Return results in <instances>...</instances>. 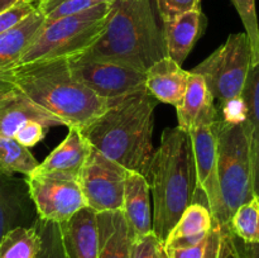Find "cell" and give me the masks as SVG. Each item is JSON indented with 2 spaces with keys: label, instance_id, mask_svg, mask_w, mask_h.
<instances>
[{
  "label": "cell",
  "instance_id": "6da1fadb",
  "mask_svg": "<svg viewBox=\"0 0 259 258\" xmlns=\"http://www.w3.org/2000/svg\"><path fill=\"white\" fill-rule=\"evenodd\" d=\"M158 103L146 88L113 99L105 113L82 132L93 148L147 177L154 153L152 138Z\"/></svg>",
  "mask_w": 259,
  "mask_h": 258
},
{
  "label": "cell",
  "instance_id": "7a4b0ae2",
  "mask_svg": "<svg viewBox=\"0 0 259 258\" xmlns=\"http://www.w3.org/2000/svg\"><path fill=\"white\" fill-rule=\"evenodd\" d=\"M0 77L20 89L68 128L83 131L103 115L110 104V100L100 98L73 78L67 58L18 65L0 72Z\"/></svg>",
  "mask_w": 259,
  "mask_h": 258
},
{
  "label": "cell",
  "instance_id": "3957f363",
  "mask_svg": "<svg viewBox=\"0 0 259 258\" xmlns=\"http://www.w3.org/2000/svg\"><path fill=\"white\" fill-rule=\"evenodd\" d=\"M80 55L113 61L142 72L167 57L163 30L152 0H113L101 33Z\"/></svg>",
  "mask_w": 259,
  "mask_h": 258
},
{
  "label": "cell",
  "instance_id": "277c9868",
  "mask_svg": "<svg viewBox=\"0 0 259 258\" xmlns=\"http://www.w3.org/2000/svg\"><path fill=\"white\" fill-rule=\"evenodd\" d=\"M153 196V230L162 244L196 196L197 182L190 134L180 126L164 129L148 176Z\"/></svg>",
  "mask_w": 259,
  "mask_h": 258
},
{
  "label": "cell",
  "instance_id": "5b68a950",
  "mask_svg": "<svg viewBox=\"0 0 259 258\" xmlns=\"http://www.w3.org/2000/svg\"><path fill=\"white\" fill-rule=\"evenodd\" d=\"M218 181L224 222L228 227L235 210L255 196L252 139L248 120L227 123L217 119Z\"/></svg>",
  "mask_w": 259,
  "mask_h": 258
},
{
  "label": "cell",
  "instance_id": "8992f818",
  "mask_svg": "<svg viewBox=\"0 0 259 258\" xmlns=\"http://www.w3.org/2000/svg\"><path fill=\"white\" fill-rule=\"evenodd\" d=\"M111 2L45 22L24 51L18 65L80 55L96 40L105 24Z\"/></svg>",
  "mask_w": 259,
  "mask_h": 258
},
{
  "label": "cell",
  "instance_id": "52a82bcc",
  "mask_svg": "<svg viewBox=\"0 0 259 258\" xmlns=\"http://www.w3.org/2000/svg\"><path fill=\"white\" fill-rule=\"evenodd\" d=\"M252 66V47L249 38L243 32L230 34L191 72L204 77L215 105L222 106L242 98Z\"/></svg>",
  "mask_w": 259,
  "mask_h": 258
},
{
  "label": "cell",
  "instance_id": "ba28073f",
  "mask_svg": "<svg viewBox=\"0 0 259 258\" xmlns=\"http://www.w3.org/2000/svg\"><path fill=\"white\" fill-rule=\"evenodd\" d=\"M39 219L61 224L86 207L78 176L66 172L35 169L25 177Z\"/></svg>",
  "mask_w": 259,
  "mask_h": 258
},
{
  "label": "cell",
  "instance_id": "9c48e42d",
  "mask_svg": "<svg viewBox=\"0 0 259 258\" xmlns=\"http://www.w3.org/2000/svg\"><path fill=\"white\" fill-rule=\"evenodd\" d=\"M217 119L218 109L215 105L197 119L189 134L194 152L197 190L204 194L215 222L222 228H228L224 222V210L218 181Z\"/></svg>",
  "mask_w": 259,
  "mask_h": 258
},
{
  "label": "cell",
  "instance_id": "30bf717a",
  "mask_svg": "<svg viewBox=\"0 0 259 258\" xmlns=\"http://www.w3.org/2000/svg\"><path fill=\"white\" fill-rule=\"evenodd\" d=\"M129 169L98 149L91 148L78 174V182L86 205L94 211H119L123 209L124 190Z\"/></svg>",
  "mask_w": 259,
  "mask_h": 258
},
{
  "label": "cell",
  "instance_id": "8fae6325",
  "mask_svg": "<svg viewBox=\"0 0 259 258\" xmlns=\"http://www.w3.org/2000/svg\"><path fill=\"white\" fill-rule=\"evenodd\" d=\"M67 61L73 78L106 100L146 88V72L129 66L82 55L68 57Z\"/></svg>",
  "mask_w": 259,
  "mask_h": 258
},
{
  "label": "cell",
  "instance_id": "7c38bea8",
  "mask_svg": "<svg viewBox=\"0 0 259 258\" xmlns=\"http://www.w3.org/2000/svg\"><path fill=\"white\" fill-rule=\"evenodd\" d=\"M39 121L48 129L63 125L62 121L35 104L14 85L0 88V134L14 137L28 121Z\"/></svg>",
  "mask_w": 259,
  "mask_h": 258
},
{
  "label": "cell",
  "instance_id": "4fadbf2b",
  "mask_svg": "<svg viewBox=\"0 0 259 258\" xmlns=\"http://www.w3.org/2000/svg\"><path fill=\"white\" fill-rule=\"evenodd\" d=\"M38 219L25 179L0 174V239L17 227H30Z\"/></svg>",
  "mask_w": 259,
  "mask_h": 258
},
{
  "label": "cell",
  "instance_id": "5bb4252c",
  "mask_svg": "<svg viewBox=\"0 0 259 258\" xmlns=\"http://www.w3.org/2000/svg\"><path fill=\"white\" fill-rule=\"evenodd\" d=\"M58 227L68 258H98V212L86 206Z\"/></svg>",
  "mask_w": 259,
  "mask_h": 258
},
{
  "label": "cell",
  "instance_id": "9a60e30c",
  "mask_svg": "<svg viewBox=\"0 0 259 258\" xmlns=\"http://www.w3.org/2000/svg\"><path fill=\"white\" fill-rule=\"evenodd\" d=\"M207 25L202 9L190 10L169 22L163 23V37L167 56L182 65L197 40L202 37Z\"/></svg>",
  "mask_w": 259,
  "mask_h": 258
},
{
  "label": "cell",
  "instance_id": "2e32d148",
  "mask_svg": "<svg viewBox=\"0 0 259 258\" xmlns=\"http://www.w3.org/2000/svg\"><path fill=\"white\" fill-rule=\"evenodd\" d=\"M149 190L151 189L147 177L138 172L129 171L125 181L121 212L128 225L132 240L153 232Z\"/></svg>",
  "mask_w": 259,
  "mask_h": 258
},
{
  "label": "cell",
  "instance_id": "e0dca14e",
  "mask_svg": "<svg viewBox=\"0 0 259 258\" xmlns=\"http://www.w3.org/2000/svg\"><path fill=\"white\" fill-rule=\"evenodd\" d=\"M190 71H185L168 56L157 61L146 72V89L161 103L177 106L189 83Z\"/></svg>",
  "mask_w": 259,
  "mask_h": 258
},
{
  "label": "cell",
  "instance_id": "ac0fdd59",
  "mask_svg": "<svg viewBox=\"0 0 259 258\" xmlns=\"http://www.w3.org/2000/svg\"><path fill=\"white\" fill-rule=\"evenodd\" d=\"M91 144L81 129L70 126L66 138L39 163L37 171L66 172L78 176L91 152Z\"/></svg>",
  "mask_w": 259,
  "mask_h": 258
},
{
  "label": "cell",
  "instance_id": "d6986e66",
  "mask_svg": "<svg viewBox=\"0 0 259 258\" xmlns=\"http://www.w3.org/2000/svg\"><path fill=\"white\" fill-rule=\"evenodd\" d=\"M43 23L45 18L35 9L22 22L0 34V72L17 66Z\"/></svg>",
  "mask_w": 259,
  "mask_h": 258
},
{
  "label": "cell",
  "instance_id": "ffe728a7",
  "mask_svg": "<svg viewBox=\"0 0 259 258\" xmlns=\"http://www.w3.org/2000/svg\"><path fill=\"white\" fill-rule=\"evenodd\" d=\"M98 258H131L132 238L121 210L98 214Z\"/></svg>",
  "mask_w": 259,
  "mask_h": 258
},
{
  "label": "cell",
  "instance_id": "44dd1931",
  "mask_svg": "<svg viewBox=\"0 0 259 258\" xmlns=\"http://www.w3.org/2000/svg\"><path fill=\"white\" fill-rule=\"evenodd\" d=\"M215 100L204 77L190 71L189 83L181 103L176 106L180 128L189 132L206 110L214 108Z\"/></svg>",
  "mask_w": 259,
  "mask_h": 258
},
{
  "label": "cell",
  "instance_id": "7402d4cb",
  "mask_svg": "<svg viewBox=\"0 0 259 258\" xmlns=\"http://www.w3.org/2000/svg\"><path fill=\"white\" fill-rule=\"evenodd\" d=\"M42 235L37 220L30 227H17L0 239V258H38Z\"/></svg>",
  "mask_w": 259,
  "mask_h": 258
},
{
  "label": "cell",
  "instance_id": "603a6c76",
  "mask_svg": "<svg viewBox=\"0 0 259 258\" xmlns=\"http://www.w3.org/2000/svg\"><path fill=\"white\" fill-rule=\"evenodd\" d=\"M214 224V218L209 206L202 202L194 201L186 207L180 219L172 228L166 242L180 238H200L205 239ZM164 242V243H166Z\"/></svg>",
  "mask_w": 259,
  "mask_h": 258
},
{
  "label": "cell",
  "instance_id": "cb8c5ba5",
  "mask_svg": "<svg viewBox=\"0 0 259 258\" xmlns=\"http://www.w3.org/2000/svg\"><path fill=\"white\" fill-rule=\"evenodd\" d=\"M243 99L247 104V120L250 128L253 157V179H254V192L259 196V63L252 66Z\"/></svg>",
  "mask_w": 259,
  "mask_h": 258
},
{
  "label": "cell",
  "instance_id": "d4e9b609",
  "mask_svg": "<svg viewBox=\"0 0 259 258\" xmlns=\"http://www.w3.org/2000/svg\"><path fill=\"white\" fill-rule=\"evenodd\" d=\"M39 166L29 148L18 143L12 137L0 134V174L13 176L22 174L25 177L32 175Z\"/></svg>",
  "mask_w": 259,
  "mask_h": 258
},
{
  "label": "cell",
  "instance_id": "484cf974",
  "mask_svg": "<svg viewBox=\"0 0 259 258\" xmlns=\"http://www.w3.org/2000/svg\"><path fill=\"white\" fill-rule=\"evenodd\" d=\"M230 233L247 244L259 243V196L240 205L228 224Z\"/></svg>",
  "mask_w": 259,
  "mask_h": 258
},
{
  "label": "cell",
  "instance_id": "4316f807",
  "mask_svg": "<svg viewBox=\"0 0 259 258\" xmlns=\"http://www.w3.org/2000/svg\"><path fill=\"white\" fill-rule=\"evenodd\" d=\"M35 7L45 18V22L60 19L90 9L101 3L113 0H35Z\"/></svg>",
  "mask_w": 259,
  "mask_h": 258
},
{
  "label": "cell",
  "instance_id": "83f0119b",
  "mask_svg": "<svg viewBox=\"0 0 259 258\" xmlns=\"http://www.w3.org/2000/svg\"><path fill=\"white\" fill-rule=\"evenodd\" d=\"M237 9L252 47L253 66L259 63V23L255 0H230Z\"/></svg>",
  "mask_w": 259,
  "mask_h": 258
},
{
  "label": "cell",
  "instance_id": "f1b7e54d",
  "mask_svg": "<svg viewBox=\"0 0 259 258\" xmlns=\"http://www.w3.org/2000/svg\"><path fill=\"white\" fill-rule=\"evenodd\" d=\"M37 224L42 235V249L38 258H68L63 248L58 224L46 222L39 218L37 219Z\"/></svg>",
  "mask_w": 259,
  "mask_h": 258
},
{
  "label": "cell",
  "instance_id": "f546056e",
  "mask_svg": "<svg viewBox=\"0 0 259 258\" xmlns=\"http://www.w3.org/2000/svg\"><path fill=\"white\" fill-rule=\"evenodd\" d=\"M156 5L162 22L166 23L190 10L200 9L201 0H156Z\"/></svg>",
  "mask_w": 259,
  "mask_h": 258
},
{
  "label": "cell",
  "instance_id": "4dcf8cb0",
  "mask_svg": "<svg viewBox=\"0 0 259 258\" xmlns=\"http://www.w3.org/2000/svg\"><path fill=\"white\" fill-rule=\"evenodd\" d=\"M35 0H19L9 9L0 13V34L22 22L25 17L37 9Z\"/></svg>",
  "mask_w": 259,
  "mask_h": 258
},
{
  "label": "cell",
  "instance_id": "1f68e13d",
  "mask_svg": "<svg viewBox=\"0 0 259 258\" xmlns=\"http://www.w3.org/2000/svg\"><path fill=\"white\" fill-rule=\"evenodd\" d=\"M163 247L153 232L132 240L131 258H158Z\"/></svg>",
  "mask_w": 259,
  "mask_h": 258
},
{
  "label": "cell",
  "instance_id": "d6a6232c",
  "mask_svg": "<svg viewBox=\"0 0 259 258\" xmlns=\"http://www.w3.org/2000/svg\"><path fill=\"white\" fill-rule=\"evenodd\" d=\"M48 128L46 125H43L39 121H28L25 123L17 133L14 134L13 138L20 143L22 146L30 148V147L35 146L37 143H39L43 138H45L46 133H47Z\"/></svg>",
  "mask_w": 259,
  "mask_h": 258
},
{
  "label": "cell",
  "instance_id": "836d02e7",
  "mask_svg": "<svg viewBox=\"0 0 259 258\" xmlns=\"http://www.w3.org/2000/svg\"><path fill=\"white\" fill-rule=\"evenodd\" d=\"M223 230L222 227L214 220L211 230L209 232L205 248L204 258H220V249H222Z\"/></svg>",
  "mask_w": 259,
  "mask_h": 258
},
{
  "label": "cell",
  "instance_id": "e575fe53",
  "mask_svg": "<svg viewBox=\"0 0 259 258\" xmlns=\"http://www.w3.org/2000/svg\"><path fill=\"white\" fill-rule=\"evenodd\" d=\"M207 240V238H206ZM206 240L195 247L181 248V249H164L168 258H204Z\"/></svg>",
  "mask_w": 259,
  "mask_h": 258
},
{
  "label": "cell",
  "instance_id": "d590c367",
  "mask_svg": "<svg viewBox=\"0 0 259 258\" xmlns=\"http://www.w3.org/2000/svg\"><path fill=\"white\" fill-rule=\"evenodd\" d=\"M223 230V240L222 249H220V258H240L237 249L233 243V235L230 233L229 228H222Z\"/></svg>",
  "mask_w": 259,
  "mask_h": 258
},
{
  "label": "cell",
  "instance_id": "8d00e7d4",
  "mask_svg": "<svg viewBox=\"0 0 259 258\" xmlns=\"http://www.w3.org/2000/svg\"><path fill=\"white\" fill-rule=\"evenodd\" d=\"M233 243H234L235 249L238 250L242 258H259V243H257V244H247V243H243L242 240L238 239L234 235H233Z\"/></svg>",
  "mask_w": 259,
  "mask_h": 258
},
{
  "label": "cell",
  "instance_id": "74e56055",
  "mask_svg": "<svg viewBox=\"0 0 259 258\" xmlns=\"http://www.w3.org/2000/svg\"><path fill=\"white\" fill-rule=\"evenodd\" d=\"M18 2H19V0H0V13L9 9L10 7H13V5Z\"/></svg>",
  "mask_w": 259,
  "mask_h": 258
},
{
  "label": "cell",
  "instance_id": "f35d334b",
  "mask_svg": "<svg viewBox=\"0 0 259 258\" xmlns=\"http://www.w3.org/2000/svg\"><path fill=\"white\" fill-rule=\"evenodd\" d=\"M158 258H168V257H167L166 250H164V248H163V247H162V248H161V250H159V255H158Z\"/></svg>",
  "mask_w": 259,
  "mask_h": 258
},
{
  "label": "cell",
  "instance_id": "ab89813d",
  "mask_svg": "<svg viewBox=\"0 0 259 258\" xmlns=\"http://www.w3.org/2000/svg\"><path fill=\"white\" fill-rule=\"evenodd\" d=\"M8 85H12V83H9L8 81H5L4 78L0 77V88H4V86H8Z\"/></svg>",
  "mask_w": 259,
  "mask_h": 258
},
{
  "label": "cell",
  "instance_id": "60d3db41",
  "mask_svg": "<svg viewBox=\"0 0 259 258\" xmlns=\"http://www.w3.org/2000/svg\"><path fill=\"white\" fill-rule=\"evenodd\" d=\"M234 247H235V245H234ZM237 252H238V250H237ZM238 254H239V253H238ZM239 257H240V255H239ZM240 258H242V257H240Z\"/></svg>",
  "mask_w": 259,
  "mask_h": 258
}]
</instances>
